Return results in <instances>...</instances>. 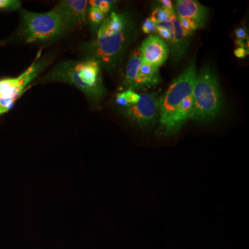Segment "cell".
Here are the masks:
<instances>
[{
  "instance_id": "1",
  "label": "cell",
  "mask_w": 249,
  "mask_h": 249,
  "mask_svg": "<svg viewBox=\"0 0 249 249\" xmlns=\"http://www.w3.org/2000/svg\"><path fill=\"white\" fill-rule=\"evenodd\" d=\"M135 36L134 24L126 13L111 12L97 29L96 37L82 47L85 59L113 71L121 65Z\"/></svg>"
},
{
  "instance_id": "2",
  "label": "cell",
  "mask_w": 249,
  "mask_h": 249,
  "mask_svg": "<svg viewBox=\"0 0 249 249\" xmlns=\"http://www.w3.org/2000/svg\"><path fill=\"white\" fill-rule=\"evenodd\" d=\"M42 80L73 85L95 106H98L107 93L101 65L91 59L60 62Z\"/></svg>"
},
{
  "instance_id": "3",
  "label": "cell",
  "mask_w": 249,
  "mask_h": 249,
  "mask_svg": "<svg viewBox=\"0 0 249 249\" xmlns=\"http://www.w3.org/2000/svg\"><path fill=\"white\" fill-rule=\"evenodd\" d=\"M191 96V119L207 122L218 115L222 108V95L217 76L209 67L201 69L196 74Z\"/></svg>"
},
{
  "instance_id": "4",
  "label": "cell",
  "mask_w": 249,
  "mask_h": 249,
  "mask_svg": "<svg viewBox=\"0 0 249 249\" xmlns=\"http://www.w3.org/2000/svg\"><path fill=\"white\" fill-rule=\"evenodd\" d=\"M21 16V36L26 43L55 40L67 31L53 9L47 13H34L22 10Z\"/></svg>"
},
{
  "instance_id": "5",
  "label": "cell",
  "mask_w": 249,
  "mask_h": 249,
  "mask_svg": "<svg viewBox=\"0 0 249 249\" xmlns=\"http://www.w3.org/2000/svg\"><path fill=\"white\" fill-rule=\"evenodd\" d=\"M196 76V63L192 62L160 97L159 127L169 119L175 109L185 98L191 96Z\"/></svg>"
},
{
  "instance_id": "6",
  "label": "cell",
  "mask_w": 249,
  "mask_h": 249,
  "mask_svg": "<svg viewBox=\"0 0 249 249\" xmlns=\"http://www.w3.org/2000/svg\"><path fill=\"white\" fill-rule=\"evenodd\" d=\"M160 102L158 93H142L138 103L124 108V115L140 128L155 125L160 120Z\"/></svg>"
},
{
  "instance_id": "7",
  "label": "cell",
  "mask_w": 249,
  "mask_h": 249,
  "mask_svg": "<svg viewBox=\"0 0 249 249\" xmlns=\"http://www.w3.org/2000/svg\"><path fill=\"white\" fill-rule=\"evenodd\" d=\"M41 53L42 49L39 51L36 60L31 66L17 78L0 80V99L14 98L18 100L26 90L29 89L27 88V85L38 76L48 63L45 58H41Z\"/></svg>"
},
{
  "instance_id": "8",
  "label": "cell",
  "mask_w": 249,
  "mask_h": 249,
  "mask_svg": "<svg viewBox=\"0 0 249 249\" xmlns=\"http://www.w3.org/2000/svg\"><path fill=\"white\" fill-rule=\"evenodd\" d=\"M88 6L86 0H64L53 9L61 19L66 30L70 31L85 25L88 20Z\"/></svg>"
},
{
  "instance_id": "9",
  "label": "cell",
  "mask_w": 249,
  "mask_h": 249,
  "mask_svg": "<svg viewBox=\"0 0 249 249\" xmlns=\"http://www.w3.org/2000/svg\"><path fill=\"white\" fill-rule=\"evenodd\" d=\"M140 49L142 62L160 67L166 62L169 49L159 36H150L142 42Z\"/></svg>"
},
{
  "instance_id": "10",
  "label": "cell",
  "mask_w": 249,
  "mask_h": 249,
  "mask_svg": "<svg viewBox=\"0 0 249 249\" xmlns=\"http://www.w3.org/2000/svg\"><path fill=\"white\" fill-rule=\"evenodd\" d=\"M193 114V98L188 96L175 109L169 119L159 127L158 132L163 136L178 134L187 121L191 119Z\"/></svg>"
},
{
  "instance_id": "11",
  "label": "cell",
  "mask_w": 249,
  "mask_h": 249,
  "mask_svg": "<svg viewBox=\"0 0 249 249\" xmlns=\"http://www.w3.org/2000/svg\"><path fill=\"white\" fill-rule=\"evenodd\" d=\"M175 9L178 18L191 19L202 28L207 19L208 8L196 0H178Z\"/></svg>"
},
{
  "instance_id": "12",
  "label": "cell",
  "mask_w": 249,
  "mask_h": 249,
  "mask_svg": "<svg viewBox=\"0 0 249 249\" xmlns=\"http://www.w3.org/2000/svg\"><path fill=\"white\" fill-rule=\"evenodd\" d=\"M160 67L142 62L132 89H149L160 84Z\"/></svg>"
},
{
  "instance_id": "13",
  "label": "cell",
  "mask_w": 249,
  "mask_h": 249,
  "mask_svg": "<svg viewBox=\"0 0 249 249\" xmlns=\"http://www.w3.org/2000/svg\"><path fill=\"white\" fill-rule=\"evenodd\" d=\"M172 37L170 40V45L173 52V57H181L186 52L188 46V37L183 34L182 29L176 14L171 18Z\"/></svg>"
},
{
  "instance_id": "14",
  "label": "cell",
  "mask_w": 249,
  "mask_h": 249,
  "mask_svg": "<svg viewBox=\"0 0 249 249\" xmlns=\"http://www.w3.org/2000/svg\"><path fill=\"white\" fill-rule=\"evenodd\" d=\"M142 60L141 58L140 49L139 47L134 49L131 53L127 67H126L125 75L123 88L127 89H132V85L137 77L139 68L142 65Z\"/></svg>"
},
{
  "instance_id": "15",
  "label": "cell",
  "mask_w": 249,
  "mask_h": 249,
  "mask_svg": "<svg viewBox=\"0 0 249 249\" xmlns=\"http://www.w3.org/2000/svg\"><path fill=\"white\" fill-rule=\"evenodd\" d=\"M175 14V12L168 11L163 7L157 8L152 13L150 19L155 22L157 25H159L162 23L169 22Z\"/></svg>"
},
{
  "instance_id": "16",
  "label": "cell",
  "mask_w": 249,
  "mask_h": 249,
  "mask_svg": "<svg viewBox=\"0 0 249 249\" xmlns=\"http://www.w3.org/2000/svg\"><path fill=\"white\" fill-rule=\"evenodd\" d=\"M87 17L89 19L91 26L94 29H98V27L101 26L104 19H106V15L101 12L97 8L90 6L88 10Z\"/></svg>"
},
{
  "instance_id": "17",
  "label": "cell",
  "mask_w": 249,
  "mask_h": 249,
  "mask_svg": "<svg viewBox=\"0 0 249 249\" xmlns=\"http://www.w3.org/2000/svg\"><path fill=\"white\" fill-rule=\"evenodd\" d=\"M115 2V1H107V0H91L88 4L90 6L97 8L105 15H107L110 11L111 6Z\"/></svg>"
},
{
  "instance_id": "18",
  "label": "cell",
  "mask_w": 249,
  "mask_h": 249,
  "mask_svg": "<svg viewBox=\"0 0 249 249\" xmlns=\"http://www.w3.org/2000/svg\"><path fill=\"white\" fill-rule=\"evenodd\" d=\"M21 7V1L18 0H0V11H16Z\"/></svg>"
},
{
  "instance_id": "19",
  "label": "cell",
  "mask_w": 249,
  "mask_h": 249,
  "mask_svg": "<svg viewBox=\"0 0 249 249\" xmlns=\"http://www.w3.org/2000/svg\"><path fill=\"white\" fill-rule=\"evenodd\" d=\"M123 94H124L126 102L128 104V107L138 103L139 98H140V95L136 93L135 91L132 89L125 90V91L123 92Z\"/></svg>"
},
{
  "instance_id": "20",
  "label": "cell",
  "mask_w": 249,
  "mask_h": 249,
  "mask_svg": "<svg viewBox=\"0 0 249 249\" xmlns=\"http://www.w3.org/2000/svg\"><path fill=\"white\" fill-rule=\"evenodd\" d=\"M159 37L161 39H164L165 40L170 42L172 37V31L167 29L166 27H163L161 25H157V29H156Z\"/></svg>"
},
{
  "instance_id": "21",
  "label": "cell",
  "mask_w": 249,
  "mask_h": 249,
  "mask_svg": "<svg viewBox=\"0 0 249 249\" xmlns=\"http://www.w3.org/2000/svg\"><path fill=\"white\" fill-rule=\"evenodd\" d=\"M157 27V24L150 20V18H148V19H145V22L142 24V31L146 34H151V33L155 32Z\"/></svg>"
},
{
  "instance_id": "22",
  "label": "cell",
  "mask_w": 249,
  "mask_h": 249,
  "mask_svg": "<svg viewBox=\"0 0 249 249\" xmlns=\"http://www.w3.org/2000/svg\"><path fill=\"white\" fill-rule=\"evenodd\" d=\"M235 33L238 40H243L248 38L247 31L243 28H239V29H236Z\"/></svg>"
},
{
  "instance_id": "23",
  "label": "cell",
  "mask_w": 249,
  "mask_h": 249,
  "mask_svg": "<svg viewBox=\"0 0 249 249\" xmlns=\"http://www.w3.org/2000/svg\"><path fill=\"white\" fill-rule=\"evenodd\" d=\"M234 54L237 58H245L247 56L248 52H247L245 49L241 48V47H237L234 51Z\"/></svg>"
},
{
  "instance_id": "24",
  "label": "cell",
  "mask_w": 249,
  "mask_h": 249,
  "mask_svg": "<svg viewBox=\"0 0 249 249\" xmlns=\"http://www.w3.org/2000/svg\"><path fill=\"white\" fill-rule=\"evenodd\" d=\"M160 2L162 5L161 7L164 8L165 9L168 10V11L175 12L173 2L170 0H160Z\"/></svg>"
},
{
  "instance_id": "25",
  "label": "cell",
  "mask_w": 249,
  "mask_h": 249,
  "mask_svg": "<svg viewBox=\"0 0 249 249\" xmlns=\"http://www.w3.org/2000/svg\"><path fill=\"white\" fill-rule=\"evenodd\" d=\"M235 44L236 45L238 46V47H241V48L245 49L246 47L245 42H244L243 40H236Z\"/></svg>"
}]
</instances>
